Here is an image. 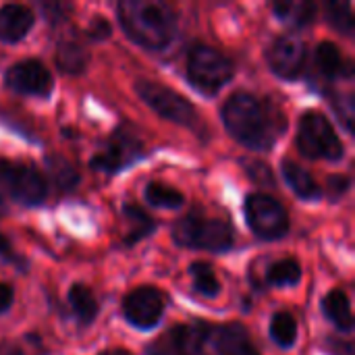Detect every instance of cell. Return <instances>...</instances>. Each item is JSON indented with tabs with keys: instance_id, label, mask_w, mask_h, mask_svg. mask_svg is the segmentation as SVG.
<instances>
[{
	"instance_id": "d590c367",
	"label": "cell",
	"mask_w": 355,
	"mask_h": 355,
	"mask_svg": "<svg viewBox=\"0 0 355 355\" xmlns=\"http://www.w3.org/2000/svg\"><path fill=\"white\" fill-rule=\"evenodd\" d=\"M4 212H6V204H4V200H2V196H0V218L4 216Z\"/></svg>"
},
{
	"instance_id": "8992f818",
	"label": "cell",
	"mask_w": 355,
	"mask_h": 355,
	"mask_svg": "<svg viewBox=\"0 0 355 355\" xmlns=\"http://www.w3.org/2000/svg\"><path fill=\"white\" fill-rule=\"evenodd\" d=\"M0 187L12 196L17 202L35 206L46 198L44 177L29 164H19L6 158H0Z\"/></svg>"
},
{
	"instance_id": "f1b7e54d",
	"label": "cell",
	"mask_w": 355,
	"mask_h": 355,
	"mask_svg": "<svg viewBox=\"0 0 355 355\" xmlns=\"http://www.w3.org/2000/svg\"><path fill=\"white\" fill-rule=\"evenodd\" d=\"M148 355H181V352H179V347H177V343H175L171 331H168L164 337H160L156 343L150 345Z\"/></svg>"
},
{
	"instance_id": "5bb4252c",
	"label": "cell",
	"mask_w": 355,
	"mask_h": 355,
	"mask_svg": "<svg viewBox=\"0 0 355 355\" xmlns=\"http://www.w3.org/2000/svg\"><path fill=\"white\" fill-rule=\"evenodd\" d=\"M33 25V12L21 4H6L0 8V40L19 42Z\"/></svg>"
},
{
	"instance_id": "8fae6325",
	"label": "cell",
	"mask_w": 355,
	"mask_h": 355,
	"mask_svg": "<svg viewBox=\"0 0 355 355\" xmlns=\"http://www.w3.org/2000/svg\"><path fill=\"white\" fill-rule=\"evenodd\" d=\"M141 154V144L133 133L127 131H116L106 148L89 160V166L96 171H106V173H116L125 166H129L137 156Z\"/></svg>"
},
{
	"instance_id": "cb8c5ba5",
	"label": "cell",
	"mask_w": 355,
	"mask_h": 355,
	"mask_svg": "<svg viewBox=\"0 0 355 355\" xmlns=\"http://www.w3.org/2000/svg\"><path fill=\"white\" fill-rule=\"evenodd\" d=\"M270 337L281 347H291L297 339V322L289 312H279L270 322Z\"/></svg>"
},
{
	"instance_id": "f546056e",
	"label": "cell",
	"mask_w": 355,
	"mask_h": 355,
	"mask_svg": "<svg viewBox=\"0 0 355 355\" xmlns=\"http://www.w3.org/2000/svg\"><path fill=\"white\" fill-rule=\"evenodd\" d=\"M245 168H248L250 177L256 183H260V185H275V175L270 173V168L266 164H262V162H248Z\"/></svg>"
},
{
	"instance_id": "e0dca14e",
	"label": "cell",
	"mask_w": 355,
	"mask_h": 355,
	"mask_svg": "<svg viewBox=\"0 0 355 355\" xmlns=\"http://www.w3.org/2000/svg\"><path fill=\"white\" fill-rule=\"evenodd\" d=\"M322 310L324 314L331 318V322L343 331V333H349L354 329V314H352V306H349V300L343 291L335 289L331 291L327 297H324V304H322Z\"/></svg>"
},
{
	"instance_id": "1f68e13d",
	"label": "cell",
	"mask_w": 355,
	"mask_h": 355,
	"mask_svg": "<svg viewBox=\"0 0 355 355\" xmlns=\"http://www.w3.org/2000/svg\"><path fill=\"white\" fill-rule=\"evenodd\" d=\"M12 304V287L6 283H0V314L6 312Z\"/></svg>"
},
{
	"instance_id": "603a6c76",
	"label": "cell",
	"mask_w": 355,
	"mask_h": 355,
	"mask_svg": "<svg viewBox=\"0 0 355 355\" xmlns=\"http://www.w3.org/2000/svg\"><path fill=\"white\" fill-rule=\"evenodd\" d=\"M48 173L52 177V181L60 187V189H73L79 181V173L75 171V166L62 158V156H50L48 158Z\"/></svg>"
},
{
	"instance_id": "83f0119b",
	"label": "cell",
	"mask_w": 355,
	"mask_h": 355,
	"mask_svg": "<svg viewBox=\"0 0 355 355\" xmlns=\"http://www.w3.org/2000/svg\"><path fill=\"white\" fill-rule=\"evenodd\" d=\"M329 21L333 23L335 29H339L341 33L349 35L354 31V12L352 6L347 2H331L329 4Z\"/></svg>"
},
{
	"instance_id": "6da1fadb",
	"label": "cell",
	"mask_w": 355,
	"mask_h": 355,
	"mask_svg": "<svg viewBox=\"0 0 355 355\" xmlns=\"http://www.w3.org/2000/svg\"><path fill=\"white\" fill-rule=\"evenodd\" d=\"M223 121L229 133L252 150H268L275 146L285 123L281 114L252 94H235L223 106Z\"/></svg>"
},
{
	"instance_id": "ac0fdd59",
	"label": "cell",
	"mask_w": 355,
	"mask_h": 355,
	"mask_svg": "<svg viewBox=\"0 0 355 355\" xmlns=\"http://www.w3.org/2000/svg\"><path fill=\"white\" fill-rule=\"evenodd\" d=\"M283 175H285V181L291 185V189H293L300 198H304V200H314V198L320 196L318 183H316V181L312 179V175H310L308 171H304L300 164L285 160V162H283Z\"/></svg>"
},
{
	"instance_id": "ba28073f",
	"label": "cell",
	"mask_w": 355,
	"mask_h": 355,
	"mask_svg": "<svg viewBox=\"0 0 355 355\" xmlns=\"http://www.w3.org/2000/svg\"><path fill=\"white\" fill-rule=\"evenodd\" d=\"M245 218L250 229L262 239H281L289 231V216L285 208L277 200L262 193L248 198Z\"/></svg>"
},
{
	"instance_id": "836d02e7",
	"label": "cell",
	"mask_w": 355,
	"mask_h": 355,
	"mask_svg": "<svg viewBox=\"0 0 355 355\" xmlns=\"http://www.w3.org/2000/svg\"><path fill=\"white\" fill-rule=\"evenodd\" d=\"M10 252V248H8V241L4 239V237H0V256H6Z\"/></svg>"
},
{
	"instance_id": "30bf717a",
	"label": "cell",
	"mask_w": 355,
	"mask_h": 355,
	"mask_svg": "<svg viewBox=\"0 0 355 355\" xmlns=\"http://www.w3.org/2000/svg\"><path fill=\"white\" fill-rule=\"evenodd\" d=\"M268 64L283 79H295L304 71L306 44L300 35L287 33L272 42L268 48Z\"/></svg>"
},
{
	"instance_id": "2e32d148",
	"label": "cell",
	"mask_w": 355,
	"mask_h": 355,
	"mask_svg": "<svg viewBox=\"0 0 355 355\" xmlns=\"http://www.w3.org/2000/svg\"><path fill=\"white\" fill-rule=\"evenodd\" d=\"M54 60H56V64H58L60 71L77 75V73H81L87 67L89 54L83 48V44H79L77 40H62L56 46Z\"/></svg>"
},
{
	"instance_id": "4dcf8cb0",
	"label": "cell",
	"mask_w": 355,
	"mask_h": 355,
	"mask_svg": "<svg viewBox=\"0 0 355 355\" xmlns=\"http://www.w3.org/2000/svg\"><path fill=\"white\" fill-rule=\"evenodd\" d=\"M87 35L94 37V40H104V37H108V35H110V25H108V21L96 17L94 23L89 25V29H87Z\"/></svg>"
},
{
	"instance_id": "4fadbf2b",
	"label": "cell",
	"mask_w": 355,
	"mask_h": 355,
	"mask_svg": "<svg viewBox=\"0 0 355 355\" xmlns=\"http://www.w3.org/2000/svg\"><path fill=\"white\" fill-rule=\"evenodd\" d=\"M214 349L218 355H260L241 324H225L214 333Z\"/></svg>"
},
{
	"instance_id": "277c9868",
	"label": "cell",
	"mask_w": 355,
	"mask_h": 355,
	"mask_svg": "<svg viewBox=\"0 0 355 355\" xmlns=\"http://www.w3.org/2000/svg\"><path fill=\"white\" fill-rule=\"evenodd\" d=\"M187 77L204 94H216L233 77V62L210 46H196L187 58Z\"/></svg>"
},
{
	"instance_id": "44dd1931",
	"label": "cell",
	"mask_w": 355,
	"mask_h": 355,
	"mask_svg": "<svg viewBox=\"0 0 355 355\" xmlns=\"http://www.w3.org/2000/svg\"><path fill=\"white\" fill-rule=\"evenodd\" d=\"M123 216H125V220H127V235H125V243L127 245H131V243H135V241H139L141 237H146V235H150L152 231H154V220L144 212V210H139L137 206H131V204H127L125 208H123Z\"/></svg>"
},
{
	"instance_id": "d6986e66",
	"label": "cell",
	"mask_w": 355,
	"mask_h": 355,
	"mask_svg": "<svg viewBox=\"0 0 355 355\" xmlns=\"http://www.w3.org/2000/svg\"><path fill=\"white\" fill-rule=\"evenodd\" d=\"M272 8L281 21L297 25V27L312 23L316 15V6L308 0H283V2H275Z\"/></svg>"
},
{
	"instance_id": "ffe728a7",
	"label": "cell",
	"mask_w": 355,
	"mask_h": 355,
	"mask_svg": "<svg viewBox=\"0 0 355 355\" xmlns=\"http://www.w3.org/2000/svg\"><path fill=\"white\" fill-rule=\"evenodd\" d=\"M69 306L73 308L79 322H83V324H89L98 314V302H96L94 293L81 283H77L69 289Z\"/></svg>"
},
{
	"instance_id": "9c48e42d",
	"label": "cell",
	"mask_w": 355,
	"mask_h": 355,
	"mask_svg": "<svg viewBox=\"0 0 355 355\" xmlns=\"http://www.w3.org/2000/svg\"><path fill=\"white\" fill-rule=\"evenodd\" d=\"M164 312V295L154 287H139L123 302L125 318L137 329H152L160 322Z\"/></svg>"
},
{
	"instance_id": "d4e9b609",
	"label": "cell",
	"mask_w": 355,
	"mask_h": 355,
	"mask_svg": "<svg viewBox=\"0 0 355 355\" xmlns=\"http://www.w3.org/2000/svg\"><path fill=\"white\" fill-rule=\"evenodd\" d=\"M189 272H191V279H193L196 289L202 295L214 297V295L220 293V283H218V279H216V275H214V270H212L210 264H206V262H193L189 266Z\"/></svg>"
},
{
	"instance_id": "7402d4cb",
	"label": "cell",
	"mask_w": 355,
	"mask_h": 355,
	"mask_svg": "<svg viewBox=\"0 0 355 355\" xmlns=\"http://www.w3.org/2000/svg\"><path fill=\"white\" fill-rule=\"evenodd\" d=\"M316 67L318 71L333 79V77H339L345 67H343V56H341V50L333 44V42H322L316 50Z\"/></svg>"
},
{
	"instance_id": "7c38bea8",
	"label": "cell",
	"mask_w": 355,
	"mask_h": 355,
	"mask_svg": "<svg viewBox=\"0 0 355 355\" xmlns=\"http://www.w3.org/2000/svg\"><path fill=\"white\" fill-rule=\"evenodd\" d=\"M4 83L12 92L27 96H48L52 92V75L40 60H23L12 64L4 75Z\"/></svg>"
},
{
	"instance_id": "4316f807",
	"label": "cell",
	"mask_w": 355,
	"mask_h": 355,
	"mask_svg": "<svg viewBox=\"0 0 355 355\" xmlns=\"http://www.w3.org/2000/svg\"><path fill=\"white\" fill-rule=\"evenodd\" d=\"M302 279V268L295 260H279L268 270V283L275 287L297 285Z\"/></svg>"
},
{
	"instance_id": "484cf974",
	"label": "cell",
	"mask_w": 355,
	"mask_h": 355,
	"mask_svg": "<svg viewBox=\"0 0 355 355\" xmlns=\"http://www.w3.org/2000/svg\"><path fill=\"white\" fill-rule=\"evenodd\" d=\"M146 200L158 208H179L185 202L181 191H177L164 183H156V181L146 187Z\"/></svg>"
},
{
	"instance_id": "5b68a950",
	"label": "cell",
	"mask_w": 355,
	"mask_h": 355,
	"mask_svg": "<svg viewBox=\"0 0 355 355\" xmlns=\"http://www.w3.org/2000/svg\"><path fill=\"white\" fill-rule=\"evenodd\" d=\"M297 146L308 158L339 160L343 156V144L337 137L329 119L320 112H306L300 123Z\"/></svg>"
},
{
	"instance_id": "9a60e30c",
	"label": "cell",
	"mask_w": 355,
	"mask_h": 355,
	"mask_svg": "<svg viewBox=\"0 0 355 355\" xmlns=\"http://www.w3.org/2000/svg\"><path fill=\"white\" fill-rule=\"evenodd\" d=\"M208 327L202 322H193V324H181L175 327L171 331L177 347L181 355H204V345L208 339Z\"/></svg>"
},
{
	"instance_id": "e575fe53",
	"label": "cell",
	"mask_w": 355,
	"mask_h": 355,
	"mask_svg": "<svg viewBox=\"0 0 355 355\" xmlns=\"http://www.w3.org/2000/svg\"><path fill=\"white\" fill-rule=\"evenodd\" d=\"M102 355H131V354H127V352H123V349H110V352H106V354H102Z\"/></svg>"
},
{
	"instance_id": "7a4b0ae2",
	"label": "cell",
	"mask_w": 355,
	"mask_h": 355,
	"mask_svg": "<svg viewBox=\"0 0 355 355\" xmlns=\"http://www.w3.org/2000/svg\"><path fill=\"white\" fill-rule=\"evenodd\" d=\"M119 21L133 42L150 50H162L175 37V12L160 0H123Z\"/></svg>"
},
{
	"instance_id": "52a82bcc",
	"label": "cell",
	"mask_w": 355,
	"mask_h": 355,
	"mask_svg": "<svg viewBox=\"0 0 355 355\" xmlns=\"http://www.w3.org/2000/svg\"><path fill=\"white\" fill-rule=\"evenodd\" d=\"M135 92L162 119H168V121H173L177 125H187V127L198 121V112L191 106V102H187L181 94H177V92L160 85V83L137 81Z\"/></svg>"
},
{
	"instance_id": "3957f363",
	"label": "cell",
	"mask_w": 355,
	"mask_h": 355,
	"mask_svg": "<svg viewBox=\"0 0 355 355\" xmlns=\"http://www.w3.org/2000/svg\"><path fill=\"white\" fill-rule=\"evenodd\" d=\"M173 239L183 248L227 252L233 245V229L220 218H202L198 214H187L177 220L173 229Z\"/></svg>"
},
{
	"instance_id": "d6a6232c",
	"label": "cell",
	"mask_w": 355,
	"mask_h": 355,
	"mask_svg": "<svg viewBox=\"0 0 355 355\" xmlns=\"http://www.w3.org/2000/svg\"><path fill=\"white\" fill-rule=\"evenodd\" d=\"M329 187H331L333 196H339V193H343L349 187V179L347 177H331L329 179Z\"/></svg>"
}]
</instances>
